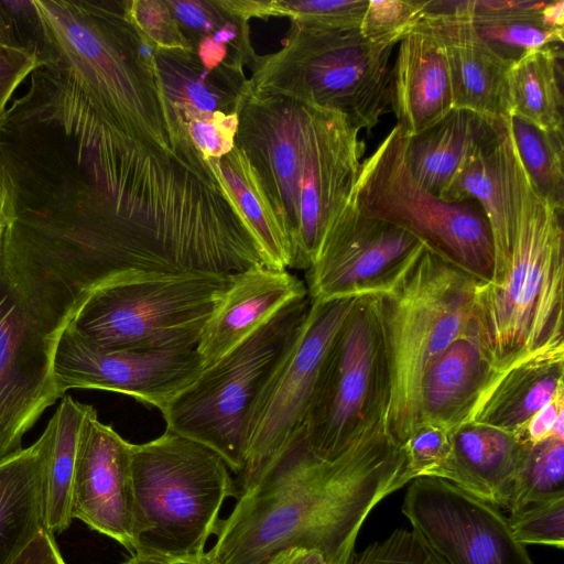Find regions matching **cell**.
Segmentation results:
<instances>
[{"mask_svg": "<svg viewBox=\"0 0 564 564\" xmlns=\"http://www.w3.org/2000/svg\"><path fill=\"white\" fill-rule=\"evenodd\" d=\"M394 45L365 39L359 29L328 30L291 22L284 45L258 56L251 91L334 110L368 134L391 107Z\"/></svg>", "mask_w": 564, "mask_h": 564, "instance_id": "obj_8", "label": "cell"}, {"mask_svg": "<svg viewBox=\"0 0 564 564\" xmlns=\"http://www.w3.org/2000/svg\"><path fill=\"white\" fill-rule=\"evenodd\" d=\"M40 66L32 56L0 46V116L18 86Z\"/></svg>", "mask_w": 564, "mask_h": 564, "instance_id": "obj_44", "label": "cell"}, {"mask_svg": "<svg viewBox=\"0 0 564 564\" xmlns=\"http://www.w3.org/2000/svg\"><path fill=\"white\" fill-rule=\"evenodd\" d=\"M508 124L518 158L534 188L563 212L564 133L540 130L513 115Z\"/></svg>", "mask_w": 564, "mask_h": 564, "instance_id": "obj_32", "label": "cell"}, {"mask_svg": "<svg viewBox=\"0 0 564 564\" xmlns=\"http://www.w3.org/2000/svg\"><path fill=\"white\" fill-rule=\"evenodd\" d=\"M208 161L252 231L267 265L288 270L289 239L243 153L235 145L228 154Z\"/></svg>", "mask_w": 564, "mask_h": 564, "instance_id": "obj_30", "label": "cell"}, {"mask_svg": "<svg viewBox=\"0 0 564 564\" xmlns=\"http://www.w3.org/2000/svg\"><path fill=\"white\" fill-rule=\"evenodd\" d=\"M351 564H446L415 531L395 529L355 554Z\"/></svg>", "mask_w": 564, "mask_h": 564, "instance_id": "obj_40", "label": "cell"}, {"mask_svg": "<svg viewBox=\"0 0 564 564\" xmlns=\"http://www.w3.org/2000/svg\"><path fill=\"white\" fill-rule=\"evenodd\" d=\"M128 20L155 48L193 50L166 1L124 0Z\"/></svg>", "mask_w": 564, "mask_h": 564, "instance_id": "obj_39", "label": "cell"}, {"mask_svg": "<svg viewBox=\"0 0 564 564\" xmlns=\"http://www.w3.org/2000/svg\"><path fill=\"white\" fill-rule=\"evenodd\" d=\"M508 119L498 137L469 160L441 197L446 202L475 199L481 206L494 246L495 267L489 282L492 285L501 281L513 246L511 132Z\"/></svg>", "mask_w": 564, "mask_h": 564, "instance_id": "obj_24", "label": "cell"}, {"mask_svg": "<svg viewBox=\"0 0 564 564\" xmlns=\"http://www.w3.org/2000/svg\"><path fill=\"white\" fill-rule=\"evenodd\" d=\"M154 58L167 107L237 112L247 82L242 64L229 61L214 70H207L194 50L180 48H155Z\"/></svg>", "mask_w": 564, "mask_h": 564, "instance_id": "obj_27", "label": "cell"}, {"mask_svg": "<svg viewBox=\"0 0 564 564\" xmlns=\"http://www.w3.org/2000/svg\"><path fill=\"white\" fill-rule=\"evenodd\" d=\"M564 440L547 438L527 445L520 458L511 497L510 513L544 500L564 496Z\"/></svg>", "mask_w": 564, "mask_h": 564, "instance_id": "obj_33", "label": "cell"}, {"mask_svg": "<svg viewBox=\"0 0 564 564\" xmlns=\"http://www.w3.org/2000/svg\"><path fill=\"white\" fill-rule=\"evenodd\" d=\"M234 274L144 273L93 288L67 325L104 349H195Z\"/></svg>", "mask_w": 564, "mask_h": 564, "instance_id": "obj_9", "label": "cell"}, {"mask_svg": "<svg viewBox=\"0 0 564 564\" xmlns=\"http://www.w3.org/2000/svg\"><path fill=\"white\" fill-rule=\"evenodd\" d=\"M561 45L529 52L508 73L510 115L547 132L564 133Z\"/></svg>", "mask_w": 564, "mask_h": 564, "instance_id": "obj_29", "label": "cell"}, {"mask_svg": "<svg viewBox=\"0 0 564 564\" xmlns=\"http://www.w3.org/2000/svg\"><path fill=\"white\" fill-rule=\"evenodd\" d=\"M410 482L402 512L446 564H533L498 507L442 478Z\"/></svg>", "mask_w": 564, "mask_h": 564, "instance_id": "obj_15", "label": "cell"}, {"mask_svg": "<svg viewBox=\"0 0 564 564\" xmlns=\"http://www.w3.org/2000/svg\"><path fill=\"white\" fill-rule=\"evenodd\" d=\"M163 165L159 151L122 131L57 48L0 116L3 236L78 267Z\"/></svg>", "mask_w": 564, "mask_h": 564, "instance_id": "obj_1", "label": "cell"}, {"mask_svg": "<svg viewBox=\"0 0 564 564\" xmlns=\"http://www.w3.org/2000/svg\"><path fill=\"white\" fill-rule=\"evenodd\" d=\"M494 371L471 322L468 329L427 366L420 390V424L441 426L449 432L463 425Z\"/></svg>", "mask_w": 564, "mask_h": 564, "instance_id": "obj_23", "label": "cell"}, {"mask_svg": "<svg viewBox=\"0 0 564 564\" xmlns=\"http://www.w3.org/2000/svg\"><path fill=\"white\" fill-rule=\"evenodd\" d=\"M391 73V108L408 137L429 129L454 108L445 50L420 20L399 43Z\"/></svg>", "mask_w": 564, "mask_h": 564, "instance_id": "obj_20", "label": "cell"}, {"mask_svg": "<svg viewBox=\"0 0 564 564\" xmlns=\"http://www.w3.org/2000/svg\"><path fill=\"white\" fill-rule=\"evenodd\" d=\"M235 145L249 162L289 239L290 268L307 270L333 220L352 197L365 143L340 112L261 95L246 82Z\"/></svg>", "mask_w": 564, "mask_h": 564, "instance_id": "obj_3", "label": "cell"}, {"mask_svg": "<svg viewBox=\"0 0 564 564\" xmlns=\"http://www.w3.org/2000/svg\"><path fill=\"white\" fill-rule=\"evenodd\" d=\"M272 17L328 30L359 29L368 0H272Z\"/></svg>", "mask_w": 564, "mask_h": 564, "instance_id": "obj_35", "label": "cell"}, {"mask_svg": "<svg viewBox=\"0 0 564 564\" xmlns=\"http://www.w3.org/2000/svg\"><path fill=\"white\" fill-rule=\"evenodd\" d=\"M516 539L527 544L564 546V496L532 503L508 518Z\"/></svg>", "mask_w": 564, "mask_h": 564, "instance_id": "obj_38", "label": "cell"}, {"mask_svg": "<svg viewBox=\"0 0 564 564\" xmlns=\"http://www.w3.org/2000/svg\"><path fill=\"white\" fill-rule=\"evenodd\" d=\"M425 246L408 231L361 214L352 197L326 229L306 270L311 301L389 291Z\"/></svg>", "mask_w": 564, "mask_h": 564, "instance_id": "obj_14", "label": "cell"}, {"mask_svg": "<svg viewBox=\"0 0 564 564\" xmlns=\"http://www.w3.org/2000/svg\"><path fill=\"white\" fill-rule=\"evenodd\" d=\"M505 122L453 108L429 129L406 138V166L420 185L441 198L469 160L498 137Z\"/></svg>", "mask_w": 564, "mask_h": 564, "instance_id": "obj_25", "label": "cell"}, {"mask_svg": "<svg viewBox=\"0 0 564 564\" xmlns=\"http://www.w3.org/2000/svg\"><path fill=\"white\" fill-rule=\"evenodd\" d=\"M167 109L205 160L219 159L235 148L237 112H204L189 107Z\"/></svg>", "mask_w": 564, "mask_h": 564, "instance_id": "obj_36", "label": "cell"}, {"mask_svg": "<svg viewBox=\"0 0 564 564\" xmlns=\"http://www.w3.org/2000/svg\"><path fill=\"white\" fill-rule=\"evenodd\" d=\"M311 305L294 301L180 391L161 410L166 430L217 453L238 476L249 414Z\"/></svg>", "mask_w": 564, "mask_h": 564, "instance_id": "obj_10", "label": "cell"}, {"mask_svg": "<svg viewBox=\"0 0 564 564\" xmlns=\"http://www.w3.org/2000/svg\"><path fill=\"white\" fill-rule=\"evenodd\" d=\"M516 436L527 445L551 437L564 440V392L535 412Z\"/></svg>", "mask_w": 564, "mask_h": 564, "instance_id": "obj_43", "label": "cell"}, {"mask_svg": "<svg viewBox=\"0 0 564 564\" xmlns=\"http://www.w3.org/2000/svg\"><path fill=\"white\" fill-rule=\"evenodd\" d=\"M230 471L217 453L169 430L133 444L134 552H205L224 502L239 494Z\"/></svg>", "mask_w": 564, "mask_h": 564, "instance_id": "obj_7", "label": "cell"}, {"mask_svg": "<svg viewBox=\"0 0 564 564\" xmlns=\"http://www.w3.org/2000/svg\"><path fill=\"white\" fill-rule=\"evenodd\" d=\"M11 564H67L58 549L55 534L42 529Z\"/></svg>", "mask_w": 564, "mask_h": 564, "instance_id": "obj_45", "label": "cell"}, {"mask_svg": "<svg viewBox=\"0 0 564 564\" xmlns=\"http://www.w3.org/2000/svg\"><path fill=\"white\" fill-rule=\"evenodd\" d=\"M411 480L403 446L387 431L324 460L302 430L239 488L206 557L209 564H258L280 550L306 547L328 564H351L368 514Z\"/></svg>", "mask_w": 564, "mask_h": 564, "instance_id": "obj_2", "label": "cell"}, {"mask_svg": "<svg viewBox=\"0 0 564 564\" xmlns=\"http://www.w3.org/2000/svg\"><path fill=\"white\" fill-rule=\"evenodd\" d=\"M479 282L425 248L389 291L376 296L390 387L386 430L397 443L420 424L427 366L470 326Z\"/></svg>", "mask_w": 564, "mask_h": 564, "instance_id": "obj_6", "label": "cell"}, {"mask_svg": "<svg viewBox=\"0 0 564 564\" xmlns=\"http://www.w3.org/2000/svg\"><path fill=\"white\" fill-rule=\"evenodd\" d=\"M91 289L75 268L4 238L0 251V462L59 395L58 338Z\"/></svg>", "mask_w": 564, "mask_h": 564, "instance_id": "obj_4", "label": "cell"}, {"mask_svg": "<svg viewBox=\"0 0 564 564\" xmlns=\"http://www.w3.org/2000/svg\"><path fill=\"white\" fill-rule=\"evenodd\" d=\"M183 35L195 51L199 40L213 35L231 14L217 0H165Z\"/></svg>", "mask_w": 564, "mask_h": 564, "instance_id": "obj_42", "label": "cell"}, {"mask_svg": "<svg viewBox=\"0 0 564 564\" xmlns=\"http://www.w3.org/2000/svg\"><path fill=\"white\" fill-rule=\"evenodd\" d=\"M4 230H6V225H4V221H3L2 217H1V214H0V251H1V246H2V239H3Z\"/></svg>", "mask_w": 564, "mask_h": 564, "instance_id": "obj_48", "label": "cell"}, {"mask_svg": "<svg viewBox=\"0 0 564 564\" xmlns=\"http://www.w3.org/2000/svg\"><path fill=\"white\" fill-rule=\"evenodd\" d=\"M421 21L444 46L454 108L492 120L510 116L508 73L512 64L499 57L478 35L465 0H426Z\"/></svg>", "mask_w": 564, "mask_h": 564, "instance_id": "obj_18", "label": "cell"}, {"mask_svg": "<svg viewBox=\"0 0 564 564\" xmlns=\"http://www.w3.org/2000/svg\"><path fill=\"white\" fill-rule=\"evenodd\" d=\"M406 133L395 124L361 163L352 193L358 210L390 223L419 239L427 250L477 281L492 280L495 257L486 215L475 199L446 202L410 173Z\"/></svg>", "mask_w": 564, "mask_h": 564, "instance_id": "obj_11", "label": "cell"}, {"mask_svg": "<svg viewBox=\"0 0 564 564\" xmlns=\"http://www.w3.org/2000/svg\"><path fill=\"white\" fill-rule=\"evenodd\" d=\"M357 299L311 301L296 336L249 414L238 488L250 482L303 430L326 352Z\"/></svg>", "mask_w": 564, "mask_h": 564, "instance_id": "obj_13", "label": "cell"}, {"mask_svg": "<svg viewBox=\"0 0 564 564\" xmlns=\"http://www.w3.org/2000/svg\"><path fill=\"white\" fill-rule=\"evenodd\" d=\"M564 392V346L536 351L495 370L466 423L517 435L529 419Z\"/></svg>", "mask_w": 564, "mask_h": 564, "instance_id": "obj_21", "label": "cell"}, {"mask_svg": "<svg viewBox=\"0 0 564 564\" xmlns=\"http://www.w3.org/2000/svg\"><path fill=\"white\" fill-rule=\"evenodd\" d=\"M426 0H368L359 31L375 43L398 44L421 20Z\"/></svg>", "mask_w": 564, "mask_h": 564, "instance_id": "obj_37", "label": "cell"}, {"mask_svg": "<svg viewBox=\"0 0 564 564\" xmlns=\"http://www.w3.org/2000/svg\"><path fill=\"white\" fill-rule=\"evenodd\" d=\"M0 46L23 52L41 66L57 57L50 29L35 0H0Z\"/></svg>", "mask_w": 564, "mask_h": 564, "instance_id": "obj_34", "label": "cell"}, {"mask_svg": "<svg viewBox=\"0 0 564 564\" xmlns=\"http://www.w3.org/2000/svg\"><path fill=\"white\" fill-rule=\"evenodd\" d=\"M514 210L509 264L496 284L479 282L474 326L494 370L543 349L564 346L563 212L534 188L511 135Z\"/></svg>", "mask_w": 564, "mask_h": 564, "instance_id": "obj_5", "label": "cell"}, {"mask_svg": "<svg viewBox=\"0 0 564 564\" xmlns=\"http://www.w3.org/2000/svg\"><path fill=\"white\" fill-rule=\"evenodd\" d=\"M402 446L412 480L431 477L451 455L452 434L444 427L422 423Z\"/></svg>", "mask_w": 564, "mask_h": 564, "instance_id": "obj_41", "label": "cell"}, {"mask_svg": "<svg viewBox=\"0 0 564 564\" xmlns=\"http://www.w3.org/2000/svg\"><path fill=\"white\" fill-rule=\"evenodd\" d=\"M389 372L376 296L358 297L322 364L303 426L311 452L334 460L386 430Z\"/></svg>", "mask_w": 564, "mask_h": 564, "instance_id": "obj_12", "label": "cell"}, {"mask_svg": "<svg viewBox=\"0 0 564 564\" xmlns=\"http://www.w3.org/2000/svg\"><path fill=\"white\" fill-rule=\"evenodd\" d=\"M203 370L196 349L134 350L96 347L68 326L53 357L62 398L69 389H100L133 397L160 411Z\"/></svg>", "mask_w": 564, "mask_h": 564, "instance_id": "obj_16", "label": "cell"}, {"mask_svg": "<svg viewBox=\"0 0 564 564\" xmlns=\"http://www.w3.org/2000/svg\"><path fill=\"white\" fill-rule=\"evenodd\" d=\"M88 404L63 395L50 419L53 440L44 486L45 529L53 534L66 531L72 521L70 497L80 426Z\"/></svg>", "mask_w": 564, "mask_h": 564, "instance_id": "obj_31", "label": "cell"}, {"mask_svg": "<svg viewBox=\"0 0 564 564\" xmlns=\"http://www.w3.org/2000/svg\"><path fill=\"white\" fill-rule=\"evenodd\" d=\"M545 4L531 0H465L478 35L510 64L531 51L563 43L564 30L546 22Z\"/></svg>", "mask_w": 564, "mask_h": 564, "instance_id": "obj_28", "label": "cell"}, {"mask_svg": "<svg viewBox=\"0 0 564 564\" xmlns=\"http://www.w3.org/2000/svg\"><path fill=\"white\" fill-rule=\"evenodd\" d=\"M307 296L306 285L288 270L261 264L235 273L195 348L203 368L223 358L288 304Z\"/></svg>", "mask_w": 564, "mask_h": 564, "instance_id": "obj_19", "label": "cell"}, {"mask_svg": "<svg viewBox=\"0 0 564 564\" xmlns=\"http://www.w3.org/2000/svg\"><path fill=\"white\" fill-rule=\"evenodd\" d=\"M258 564H328L322 552L315 549L288 547L280 550Z\"/></svg>", "mask_w": 564, "mask_h": 564, "instance_id": "obj_47", "label": "cell"}, {"mask_svg": "<svg viewBox=\"0 0 564 564\" xmlns=\"http://www.w3.org/2000/svg\"><path fill=\"white\" fill-rule=\"evenodd\" d=\"M132 443L99 421L87 405L80 426L70 514L91 530L134 552Z\"/></svg>", "mask_w": 564, "mask_h": 564, "instance_id": "obj_17", "label": "cell"}, {"mask_svg": "<svg viewBox=\"0 0 564 564\" xmlns=\"http://www.w3.org/2000/svg\"><path fill=\"white\" fill-rule=\"evenodd\" d=\"M122 564H209L206 552L195 554H163L135 551Z\"/></svg>", "mask_w": 564, "mask_h": 564, "instance_id": "obj_46", "label": "cell"}, {"mask_svg": "<svg viewBox=\"0 0 564 564\" xmlns=\"http://www.w3.org/2000/svg\"><path fill=\"white\" fill-rule=\"evenodd\" d=\"M451 434V455L431 477L445 479L484 501L508 509L525 444L514 434L473 423L463 424Z\"/></svg>", "mask_w": 564, "mask_h": 564, "instance_id": "obj_22", "label": "cell"}, {"mask_svg": "<svg viewBox=\"0 0 564 564\" xmlns=\"http://www.w3.org/2000/svg\"><path fill=\"white\" fill-rule=\"evenodd\" d=\"M52 440L48 421L32 445L0 462V564H11L45 529L44 486Z\"/></svg>", "mask_w": 564, "mask_h": 564, "instance_id": "obj_26", "label": "cell"}]
</instances>
